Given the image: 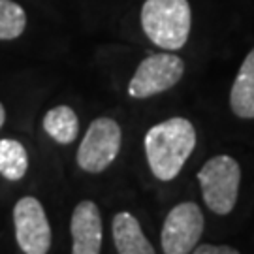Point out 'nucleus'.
Instances as JSON below:
<instances>
[{
  "instance_id": "f257e3e1",
  "label": "nucleus",
  "mask_w": 254,
  "mask_h": 254,
  "mask_svg": "<svg viewBox=\"0 0 254 254\" xmlns=\"http://www.w3.org/2000/svg\"><path fill=\"white\" fill-rule=\"evenodd\" d=\"M143 145L154 177L173 181L196 147V130L189 119L172 117L149 128Z\"/></svg>"
},
{
  "instance_id": "f03ea898",
  "label": "nucleus",
  "mask_w": 254,
  "mask_h": 254,
  "mask_svg": "<svg viewBox=\"0 0 254 254\" xmlns=\"http://www.w3.org/2000/svg\"><path fill=\"white\" fill-rule=\"evenodd\" d=\"M145 36L164 51L185 47L190 36L192 9L189 0H145L141 6Z\"/></svg>"
},
{
  "instance_id": "7ed1b4c3",
  "label": "nucleus",
  "mask_w": 254,
  "mask_h": 254,
  "mask_svg": "<svg viewBox=\"0 0 254 254\" xmlns=\"http://www.w3.org/2000/svg\"><path fill=\"white\" fill-rule=\"evenodd\" d=\"M203 201L213 213L230 215L236 207L241 168L230 154H217L209 158L198 172Z\"/></svg>"
},
{
  "instance_id": "20e7f679",
  "label": "nucleus",
  "mask_w": 254,
  "mask_h": 254,
  "mask_svg": "<svg viewBox=\"0 0 254 254\" xmlns=\"http://www.w3.org/2000/svg\"><path fill=\"white\" fill-rule=\"evenodd\" d=\"M123 132L117 121L109 117L94 119L77 149V166L87 173H102L117 158Z\"/></svg>"
},
{
  "instance_id": "39448f33",
  "label": "nucleus",
  "mask_w": 254,
  "mask_h": 254,
  "mask_svg": "<svg viewBox=\"0 0 254 254\" xmlns=\"http://www.w3.org/2000/svg\"><path fill=\"white\" fill-rule=\"evenodd\" d=\"M185 73V61L173 53H154L145 57L128 83V94L132 98H149L170 91L181 81Z\"/></svg>"
},
{
  "instance_id": "423d86ee",
  "label": "nucleus",
  "mask_w": 254,
  "mask_h": 254,
  "mask_svg": "<svg viewBox=\"0 0 254 254\" xmlns=\"http://www.w3.org/2000/svg\"><path fill=\"white\" fill-rule=\"evenodd\" d=\"M203 226L205 220L198 203H177L168 213L160 232L164 254H190L203 234Z\"/></svg>"
},
{
  "instance_id": "0eeeda50",
  "label": "nucleus",
  "mask_w": 254,
  "mask_h": 254,
  "mask_svg": "<svg viewBox=\"0 0 254 254\" xmlns=\"http://www.w3.org/2000/svg\"><path fill=\"white\" fill-rule=\"evenodd\" d=\"M13 224L19 249L25 254H47L51 249V226L40 200L25 196L13 207Z\"/></svg>"
},
{
  "instance_id": "6e6552de",
  "label": "nucleus",
  "mask_w": 254,
  "mask_h": 254,
  "mask_svg": "<svg viewBox=\"0 0 254 254\" xmlns=\"http://www.w3.org/2000/svg\"><path fill=\"white\" fill-rule=\"evenodd\" d=\"M72 254H100L102 251V217L98 205L83 200L73 209L70 220Z\"/></svg>"
},
{
  "instance_id": "1a4fd4ad",
  "label": "nucleus",
  "mask_w": 254,
  "mask_h": 254,
  "mask_svg": "<svg viewBox=\"0 0 254 254\" xmlns=\"http://www.w3.org/2000/svg\"><path fill=\"white\" fill-rule=\"evenodd\" d=\"M111 232L119 254H156L139 226L137 218L127 211L117 213L113 217Z\"/></svg>"
},
{
  "instance_id": "9d476101",
  "label": "nucleus",
  "mask_w": 254,
  "mask_h": 254,
  "mask_svg": "<svg viewBox=\"0 0 254 254\" xmlns=\"http://www.w3.org/2000/svg\"><path fill=\"white\" fill-rule=\"evenodd\" d=\"M230 108L239 119H254V47L245 57L234 79Z\"/></svg>"
},
{
  "instance_id": "9b49d317",
  "label": "nucleus",
  "mask_w": 254,
  "mask_h": 254,
  "mask_svg": "<svg viewBox=\"0 0 254 254\" xmlns=\"http://www.w3.org/2000/svg\"><path fill=\"white\" fill-rule=\"evenodd\" d=\"M44 130L57 143L68 145L79 134V119L72 108L57 106L44 115Z\"/></svg>"
},
{
  "instance_id": "f8f14e48",
  "label": "nucleus",
  "mask_w": 254,
  "mask_h": 254,
  "mask_svg": "<svg viewBox=\"0 0 254 254\" xmlns=\"http://www.w3.org/2000/svg\"><path fill=\"white\" fill-rule=\"evenodd\" d=\"M28 170V154L17 139H0V175L8 181H19Z\"/></svg>"
},
{
  "instance_id": "ddd939ff",
  "label": "nucleus",
  "mask_w": 254,
  "mask_h": 254,
  "mask_svg": "<svg viewBox=\"0 0 254 254\" xmlns=\"http://www.w3.org/2000/svg\"><path fill=\"white\" fill-rule=\"evenodd\" d=\"M27 28V13L13 0H0V40H15Z\"/></svg>"
},
{
  "instance_id": "4468645a",
  "label": "nucleus",
  "mask_w": 254,
  "mask_h": 254,
  "mask_svg": "<svg viewBox=\"0 0 254 254\" xmlns=\"http://www.w3.org/2000/svg\"><path fill=\"white\" fill-rule=\"evenodd\" d=\"M194 254H239V251L228 245H209V243H205V245L196 247Z\"/></svg>"
},
{
  "instance_id": "2eb2a0df",
  "label": "nucleus",
  "mask_w": 254,
  "mask_h": 254,
  "mask_svg": "<svg viewBox=\"0 0 254 254\" xmlns=\"http://www.w3.org/2000/svg\"><path fill=\"white\" fill-rule=\"evenodd\" d=\"M4 121H6V109H4L2 102H0V128H2V125H4Z\"/></svg>"
}]
</instances>
